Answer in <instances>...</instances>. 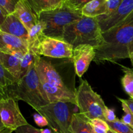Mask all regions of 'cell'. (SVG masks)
Listing matches in <instances>:
<instances>
[{
	"label": "cell",
	"mask_w": 133,
	"mask_h": 133,
	"mask_svg": "<svg viewBox=\"0 0 133 133\" xmlns=\"http://www.w3.org/2000/svg\"><path fill=\"white\" fill-rule=\"evenodd\" d=\"M105 43L96 50L94 61L114 62L129 58V49L133 43V14L118 25L103 32Z\"/></svg>",
	"instance_id": "obj_1"
},
{
	"label": "cell",
	"mask_w": 133,
	"mask_h": 133,
	"mask_svg": "<svg viewBox=\"0 0 133 133\" xmlns=\"http://www.w3.org/2000/svg\"><path fill=\"white\" fill-rule=\"evenodd\" d=\"M4 94L5 97H11L17 101H24L36 111L50 103L42 87L35 61L25 75L9 86L4 91Z\"/></svg>",
	"instance_id": "obj_2"
},
{
	"label": "cell",
	"mask_w": 133,
	"mask_h": 133,
	"mask_svg": "<svg viewBox=\"0 0 133 133\" xmlns=\"http://www.w3.org/2000/svg\"><path fill=\"white\" fill-rule=\"evenodd\" d=\"M62 40L74 48L87 44L96 49L105 43L97 18L83 15L80 19L65 27Z\"/></svg>",
	"instance_id": "obj_3"
},
{
	"label": "cell",
	"mask_w": 133,
	"mask_h": 133,
	"mask_svg": "<svg viewBox=\"0 0 133 133\" xmlns=\"http://www.w3.org/2000/svg\"><path fill=\"white\" fill-rule=\"evenodd\" d=\"M82 16L81 11L70 9L62 3L56 9L39 14L38 20L45 24L44 33L45 36L62 40L65 27L78 21Z\"/></svg>",
	"instance_id": "obj_4"
},
{
	"label": "cell",
	"mask_w": 133,
	"mask_h": 133,
	"mask_svg": "<svg viewBox=\"0 0 133 133\" xmlns=\"http://www.w3.org/2000/svg\"><path fill=\"white\" fill-rule=\"evenodd\" d=\"M74 104L71 103H51L40 108L37 112L44 116L48 122L52 133H72L71 118Z\"/></svg>",
	"instance_id": "obj_5"
},
{
	"label": "cell",
	"mask_w": 133,
	"mask_h": 133,
	"mask_svg": "<svg viewBox=\"0 0 133 133\" xmlns=\"http://www.w3.org/2000/svg\"><path fill=\"white\" fill-rule=\"evenodd\" d=\"M76 99L79 113L90 119L100 118L105 121V112L107 107L102 97L86 80L82 81L76 90Z\"/></svg>",
	"instance_id": "obj_6"
},
{
	"label": "cell",
	"mask_w": 133,
	"mask_h": 133,
	"mask_svg": "<svg viewBox=\"0 0 133 133\" xmlns=\"http://www.w3.org/2000/svg\"><path fill=\"white\" fill-rule=\"evenodd\" d=\"M0 118L4 127L13 131L29 124L19 110L18 101L11 97L0 98Z\"/></svg>",
	"instance_id": "obj_7"
},
{
	"label": "cell",
	"mask_w": 133,
	"mask_h": 133,
	"mask_svg": "<svg viewBox=\"0 0 133 133\" xmlns=\"http://www.w3.org/2000/svg\"><path fill=\"white\" fill-rule=\"evenodd\" d=\"M73 51V46L64 40L45 36L38 48L37 55L50 58L71 59Z\"/></svg>",
	"instance_id": "obj_8"
},
{
	"label": "cell",
	"mask_w": 133,
	"mask_h": 133,
	"mask_svg": "<svg viewBox=\"0 0 133 133\" xmlns=\"http://www.w3.org/2000/svg\"><path fill=\"white\" fill-rule=\"evenodd\" d=\"M35 68L40 81L46 82L51 85L61 87L64 89H70L76 92V91L70 88L66 84L51 62H49L45 58L41 57V56L36 55L35 56Z\"/></svg>",
	"instance_id": "obj_9"
},
{
	"label": "cell",
	"mask_w": 133,
	"mask_h": 133,
	"mask_svg": "<svg viewBox=\"0 0 133 133\" xmlns=\"http://www.w3.org/2000/svg\"><path fill=\"white\" fill-rule=\"evenodd\" d=\"M133 14V0H123L115 12L97 17L102 32L120 24Z\"/></svg>",
	"instance_id": "obj_10"
},
{
	"label": "cell",
	"mask_w": 133,
	"mask_h": 133,
	"mask_svg": "<svg viewBox=\"0 0 133 133\" xmlns=\"http://www.w3.org/2000/svg\"><path fill=\"white\" fill-rule=\"evenodd\" d=\"M95 56V48L90 45H80L74 48L71 60L75 74L79 77H81L87 71Z\"/></svg>",
	"instance_id": "obj_11"
},
{
	"label": "cell",
	"mask_w": 133,
	"mask_h": 133,
	"mask_svg": "<svg viewBox=\"0 0 133 133\" xmlns=\"http://www.w3.org/2000/svg\"><path fill=\"white\" fill-rule=\"evenodd\" d=\"M28 51L27 40L0 31V52L10 55H25Z\"/></svg>",
	"instance_id": "obj_12"
},
{
	"label": "cell",
	"mask_w": 133,
	"mask_h": 133,
	"mask_svg": "<svg viewBox=\"0 0 133 133\" xmlns=\"http://www.w3.org/2000/svg\"><path fill=\"white\" fill-rule=\"evenodd\" d=\"M0 31L27 40L29 31L18 17L12 13L6 16L0 26Z\"/></svg>",
	"instance_id": "obj_13"
},
{
	"label": "cell",
	"mask_w": 133,
	"mask_h": 133,
	"mask_svg": "<svg viewBox=\"0 0 133 133\" xmlns=\"http://www.w3.org/2000/svg\"><path fill=\"white\" fill-rule=\"evenodd\" d=\"M14 14L28 31L39 22L38 17L34 12L26 0H21L17 4Z\"/></svg>",
	"instance_id": "obj_14"
},
{
	"label": "cell",
	"mask_w": 133,
	"mask_h": 133,
	"mask_svg": "<svg viewBox=\"0 0 133 133\" xmlns=\"http://www.w3.org/2000/svg\"><path fill=\"white\" fill-rule=\"evenodd\" d=\"M44 29L45 24L39 21L37 24L29 31L27 39L29 51L35 55H37L38 48L43 39L46 36L44 33Z\"/></svg>",
	"instance_id": "obj_15"
},
{
	"label": "cell",
	"mask_w": 133,
	"mask_h": 133,
	"mask_svg": "<svg viewBox=\"0 0 133 133\" xmlns=\"http://www.w3.org/2000/svg\"><path fill=\"white\" fill-rule=\"evenodd\" d=\"M23 54L10 55L0 52V62L17 80L20 78L19 66Z\"/></svg>",
	"instance_id": "obj_16"
},
{
	"label": "cell",
	"mask_w": 133,
	"mask_h": 133,
	"mask_svg": "<svg viewBox=\"0 0 133 133\" xmlns=\"http://www.w3.org/2000/svg\"><path fill=\"white\" fill-rule=\"evenodd\" d=\"M82 14L87 17L97 18L107 12V0H92L81 10Z\"/></svg>",
	"instance_id": "obj_17"
},
{
	"label": "cell",
	"mask_w": 133,
	"mask_h": 133,
	"mask_svg": "<svg viewBox=\"0 0 133 133\" xmlns=\"http://www.w3.org/2000/svg\"><path fill=\"white\" fill-rule=\"evenodd\" d=\"M72 133H94L90 119L81 113H74L71 118Z\"/></svg>",
	"instance_id": "obj_18"
},
{
	"label": "cell",
	"mask_w": 133,
	"mask_h": 133,
	"mask_svg": "<svg viewBox=\"0 0 133 133\" xmlns=\"http://www.w3.org/2000/svg\"><path fill=\"white\" fill-rule=\"evenodd\" d=\"M34 12L38 16L43 12L53 10L62 4L61 0H26Z\"/></svg>",
	"instance_id": "obj_19"
},
{
	"label": "cell",
	"mask_w": 133,
	"mask_h": 133,
	"mask_svg": "<svg viewBox=\"0 0 133 133\" xmlns=\"http://www.w3.org/2000/svg\"><path fill=\"white\" fill-rule=\"evenodd\" d=\"M121 67L124 74L121 79L122 87L130 98L133 99V70L122 65Z\"/></svg>",
	"instance_id": "obj_20"
},
{
	"label": "cell",
	"mask_w": 133,
	"mask_h": 133,
	"mask_svg": "<svg viewBox=\"0 0 133 133\" xmlns=\"http://www.w3.org/2000/svg\"><path fill=\"white\" fill-rule=\"evenodd\" d=\"M17 79L5 68L0 62V92L5 96L4 91L17 81Z\"/></svg>",
	"instance_id": "obj_21"
},
{
	"label": "cell",
	"mask_w": 133,
	"mask_h": 133,
	"mask_svg": "<svg viewBox=\"0 0 133 133\" xmlns=\"http://www.w3.org/2000/svg\"><path fill=\"white\" fill-rule=\"evenodd\" d=\"M36 55H35L32 52L28 51V52H27L22 57L20 62V66H19V72H20V78H19V79L23 77L27 74L30 66H31V64L35 61V56Z\"/></svg>",
	"instance_id": "obj_22"
},
{
	"label": "cell",
	"mask_w": 133,
	"mask_h": 133,
	"mask_svg": "<svg viewBox=\"0 0 133 133\" xmlns=\"http://www.w3.org/2000/svg\"><path fill=\"white\" fill-rule=\"evenodd\" d=\"M110 129L116 133H133V127L126 124L121 119H117L112 122H107Z\"/></svg>",
	"instance_id": "obj_23"
},
{
	"label": "cell",
	"mask_w": 133,
	"mask_h": 133,
	"mask_svg": "<svg viewBox=\"0 0 133 133\" xmlns=\"http://www.w3.org/2000/svg\"><path fill=\"white\" fill-rule=\"evenodd\" d=\"M21 0H0V7L6 15L14 12L16 6Z\"/></svg>",
	"instance_id": "obj_24"
},
{
	"label": "cell",
	"mask_w": 133,
	"mask_h": 133,
	"mask_svg": "<svg viewBox=\"0 0 133 133\" xmlns=\"http://www.w3.org/2000/svg\"><path fill=\"white\" fill-rule=\"evenodd\" d=\"M91 1L92 0H64L62 3L70 9L81 11L83 8Z\"/></svg>",
	"instance_id": "obj_25"
},
{
	"label": "cell",
	"mask_w": 133,
	"mask_h": 133,
	"mask_svg": "<svg viewBox=\"0 0 133 133\" xmlns=\"http://www.w3.org/2000/svg\"><path fill=\"white\" fill-rule=\"evenodd\" d=\"M122 103V109H123V112H125V115L122 117V119L121 120L122 122H124L126 124L129 125L133 127V114L131 112V110H130L129 108L128 107L127 105L124 102L122 101H119Z\"/></svg>",
	"instance_id": "obj_26"
},
{
	"label": "cell",
	"mask_w": 133,
	"mask_h": 133,
	"mask_svg": "<svg viewBox=\"0 0 133 133\" xmlns=\"http://www.w3.org/2000/svg\"><path fill=\"white\" fill-rule=\"evenodd\" d=\"M90 122L92 127L103 130V131H105L107 132L110 130V127H109V125L107 123L106 121L103 120L102 119L95 118V119H90Z\"/></svg>",
	"instance_id": "obj_27"
},
{
	"label": "cell",
	"mask_w": 133,
	"mask_h": 133,
	"mask_svg": "<svg viewBox=\"0 0 133 133\" xmlns=\"http://www.w3.org/2000/svg\"><path fill=\"white\" fill-rule=\"evenodd\" d=\"M123 0H107V12L105 16H108L112 14L118 9Z\"/></svg>",
	"instance_id": "obj_28"
},
{
	"label": "cell",
	"mask_w": 133,
	"mask_h": 133,
	"mask_svg": "<svg viewBox=\"0 0 133 133\" xmlns=\"http://www.w3.org/2000/svg\"><path fill=\"white\" fill-rule=\"evenodd\" d=\"M16 133H41L40 129H36L29 124L22 126L16 130Z\"/></svg>",
	"instance_id": "obj_29"
},
{
	"label": "cell",
	"mask_w": 133,
	"mask_h": 133,
	"mask_svg": "<svg viewBox=\"0 0 133 133\" xmlns=\"http://www.w3.org/2000/svg\"><path fill=\"white\" fill-rule=\"evenodd\" d=\"M34 121L39 127H45L48 126V122L44 116L40 114H35L33 115Z\"/></svg>",
	"instance_id": "obj_30"
},
{
	"label": "cell",
	"mask_w": 133,
	"mask_h": 133,
	"mask_svg": "<svg viewBox=\"0 0 133 133\" xmlns=\"http://www.w3.org/2000/svg\"><path fill=\"white\" fill-rule=\"evenodd\" d=\"M105 119L106 122H112L116 120L118 118L116 116L114 110H113V109H109V108L107 107L105 112Z\"/></svg>",
	"instance_id": "obj_31"
},
{
	"label": "cell",
	"mask_w": 133,
	"mask_h": 133,
	"mask_svg": "<svg viewBox=\"0 0 133 133\" xmlns=\"http://www.w3.org/2000/svg\"><path fill=\"white\" fill-rule=\"evenodd\" d=\"M118 99L119 100V101H123V102H124L128 106V107L129 108V109L131 110V112H132L133 114V99L131 98L129 99H124L118 98Z\"/></svg>",
	"instance_id": "obj_32"
},
{
	"label": "cell",
	"mask_w": 133,
	"mask_h": 133,
	"mask_svg": "<svg viewBox=\"0 0 133 133\" xmlns=\"http://www.w3.org/2000/svg\"><path fill=\"white\" fill-rule=\"evenodd\" d=\"M6 16H7V15L5 14V12L3 11V10L0 7V26H1V25H2V23H3L5 19H6Z\"/></svg>",
	"instance_id": "obj_33"
},
{
	"label": "cell",
	"mask_w": 133,
	"mask_h": 133,
	"mask_svg": "<svg viewBox=\"0 0 133 133\" xmlns=\"http://www.w3.org/2000/svg\"><path fill=\"white\" fill-rule=\"evenodd\" d=\"M129 58L131 59V64L133 66V43L129 49Z\"/></svg>",
	"instance_id": "obj_34"
},
{
	"label": "cell",
	"mask_w": 133,
	"mask_h": 133,
	"mask_svg": "<svg viewBox=\"0 0 133 133\" xmlns=\"http://www.w3.org/2000/svg\"><path fill=\"white\" fill-rule=\"evenodd\" d=\"M41 133H52L50 129H41Z\"/></svg>",
	"instance_id": "obj_35"
},
{
	"label": "cell",
	"mask_w": 133,
	"mask_h": 133,
	"mask_svg": "<svg viewBox=\"0 0 133 133\" xmlns=\"http://www.w3.org/2000/svg\"><path fill=\"white\" fill-rule=\"evenodd\" d=\"M5 129H6V128H5V127H4L3 124L2 122H1V118H0V133H1V131H3V130Z\"/></svg>",
	"instance_id": "obj_36"
},
{
	"label": "cell",
	"mask_w": 133,
	"mask_h": 133,
	"mask_svg": "<svg viewBox=\"0 0 133 133\" xmlns=\"http://www.w3.org/2000/svg\"><path fill=\"white\" fill-rule=\"evenodd\" d=\"M12 131H12V130L10 129H5L3 131H1V133H12Z\"/></svg>",
	"instance_id": "obj_37"
},
{
	"label": "cell",
	"mask_w": 133,
	"mask_h": 133,
	"mask_svg": "<svg viewBox=\"0 0 133 133\" xmlns=\"http://www.w3.org/2000/svg\"><path fill=\"white\" fill-rule=\"evenodd\" d=\"M107 133H116V132H114V131H112V130H109V131H108L107 132Z\"/></svg>",
	"instance_id": "obj_38"
},
{
	"label": "cell",
	"mask_w": 133,
	"mask_h": 133,
	"mask_svg": "<svg viewBox=\"0 0 133 133\" xmlns=\"http://www.w3.org/2000/svg\"><path fill=\"white\" fill-rule=\"evenodd\" d=\"M61 1H62V2H63V1H64V0H61Z\"/></svg>",
	"instance_id": "obj_39"
},
{
	"label": "cell",
	"mask_w": 133,
	"mask_h": 133,
	"mask_svg": "<svg viewBox=\"0 0 133 133\" xmlns=\"http://www.w3.org/2000/svg\"><path fill=\"white\" fill-rule=\"evenodd\" d=\"M94 133H95V132H94Z\"/></svg>",
	"instance_id": "obj_40"
}]
</instances>
